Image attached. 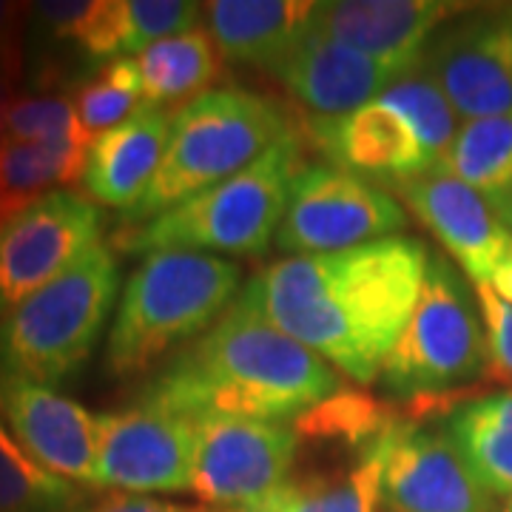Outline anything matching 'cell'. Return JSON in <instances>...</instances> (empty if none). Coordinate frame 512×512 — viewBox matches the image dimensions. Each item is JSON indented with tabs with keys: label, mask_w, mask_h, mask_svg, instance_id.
Segmentation results:
<instances>
[{
	"label": "cell",
	"mask_w": 512,
	"mask_h": 512,
	"mask_svg": "<svg viewBox=\"0 0 512 512\" xmlns=\"http://www.w3.org/2000/svg\"><path fill=\"white\" fill-rule=\"evenodd\" d=\"M441 427L481 487L512 498V387L458 402Z\"/></svg>",
	"instance_id": "cell-21"
},
{
	"label": "cell",
	"mask_w": 512,
	"mask_h": 512,
	"mask_svg": "<svg viewBox=\"0 0 512 512\" xmlns=\"http://www.w3.org/2000/svg\"><path fill=\"white\" fill-rule=\"evenodd\" d=\"M404 205L387 188L330 163H305L276 234V248L293 256L336 254L407 228Z\"/></svg>",
	"instance_id": "cell-8"
},
{
	"label": "cell",
	"mask_w": 512,
	"mask_h": 512,
	"mask_svg": "<svg viewBox=\"0 0 512 512\" xmlns=\"http://www.w3.org/2000/svg\"><path fill=\"white\" fill-rule=\"evenodd\" d=\"M0 416L46 470L97 490V421L83 404L55 387L0 382Z\"/></svg>",
	"instance_id": "cell-16"
},
{
	"label": "cell",
	"mask_w": 512,
	"mask_h": 512,
	"mask_svg": "<svg viewBox=\"0 0 512 512\" xmlns=\"http://www.w3.org/2000/svg\"><path fill=\"white\" fill-rule=\"evenodd\" d=\"M97 490L191 493L194 421L151 404L97 413Z\"/></svg>",
	"instance_id": "cell-11"
},
{
	"label": "cell",
	"mask_w": 512,
	"mask_h": 512,
	"mask_svg": "<svg viewBox=\"0 0 512 512\" xmlns=\"http://www.w3.org/2000/svg\"><path fill=\"white\" fill-rule=\"evenodd\" d=\"M83 512H205L194 510V507H183V504H171V501H160L151 495H126L111 493L100 501H94L89 510Z\"/></svg>",
	"instance_id": "cell-34"
},
{
	"label": "cell",
	"mask_w": 512,
	"mask_h": 512,
	"mask_svg": "<svg viewBox=\"0 0 512 512\" xmlns=\"http://www.w3.org/2000/svg\"><path fill=\"white\" fill-rule=\"evenodd\" d=\"M342 390L336 370L288 333L231 305L171 356L137 402L183 419H299Z\"/></svg>",
	"instance_id": "cell-2"
},
{
	"label": "cell",
	"mask_w": 512,
	"mask_h": 512,
	"mask_svg": "<svg viewBox=\"0 0 512 512\" xmlns=\"http://www.w3.org/2000/svg\"><path fill=\"white\" fill-rule=\"evenodd\" d=\"M461 9L467 6L444 0H325L316 3L311 26L407 74L419 66L436 32Z\"/></svg>",
	"instance_id": "cell-15"
},
{
	"label": "cell",
	"mask_w": 512,
	"mask_h": 512,
	"mask_svg": "<svg viewBox=\"0 0 512 512\" xmlns=\"http://www.w3.org/2000/svg\"><path fill=\"white\" fill-rule=\"evenodd\" d=\"M308 137L330 165L384 185L413 180L433 168L416 131L396 109L376 100L342 117H311Z\"/></svg>",
	"instance_id": "cell-18"
},
{
	"label": "cell",
	"mask_w": 512,
	"mask_h": 512,
	"mask_svg": "<svg viewBox=\"0 0 512 512\" xmlns=\"http://www.w3.org/2000/svg\"><path fill=\"white\" fill-rule=\"evenodd\" d=\"M23 74V49H6L0 52V134L9 109L18 103V83Z\"/></svg>",
	"instance_id": "cell-35"
},
{
	"label": "cell",
	"mask_w": 512,
	"mask_h": 512,
	"mask_svg": "<svg viewBox=\"0 0 512 512\" xmlns=\"http://www.w3.org/2000/svg\"><path fill=\"white\" fill-rule=\"evenodd\" d=\"M202 3L185 0H117L120 55L137 57L165 37L183 35L200 26Z\"/></svg>",
	"instance_id": "cell-30"
},
{
	"label": "cell",
	"mask_w": 512,
	"mask_h": 512,
	"mask_svg": "<svg viewBox=\"0 0 512 512\" xmlns=\"http://www.w3.org/2000/svg\"><path fill=\"white\" fill-rule=\"evenodd\" d=\"M3 140L6 143H66V140H83L92 143L80 117L74 97L69 94H32L18 97V103L6 114L3 123Z\"/></svg>",
	"instance_id": "cell-31"
},
{
	"label": "cell",
	"mask_w": 512,
	"mask_h": 512,
	"mask_svg": "<svg viewBox=\"0 0 512 512\" xmlns=\"http://www.w3.org/2000/svg\"><path fill=\"white\" fill-rule=\"evenodd\" d=\"M498 205L512 197V111L467 120L436 165Z\"/></svg>",
	"instance_id": "cell-25"
},
{
	"label": "cell",
	"mask_w": 512,
	"mask_h": 512,
	"mask_svg": "<svg viewBox=\"0 0 512 512\" xmlns=\"http://www.w3.org/2000/svg\"><path fill=\"white\" fill-rule=\"evenodd\" d=\"M171 114L160 106L137 109L126 123L97 134L86 154L83 188L86 197L128 214L146 197L163 165Z\"/></svg>",
	"instance_id": "cell-19"
},
{
	"label": "cell",
	"mask_w": 512,
	"mask_h": 512,
	"mask_svg": "<svg viewBox=\"0 0 512 512\" xmlns=\"http://www.w3.org/2000/svg\"><path fill=\"white\" fill-rule=\"evenodd\" d=\"M379 100L387 103L390 109L399 111L410 123V128L416 131V137L427 151V157L433 160V168H436L461 131L456 109L450 106V100L436 86V80L424 72L419 63L416 69L402 74Z\"/></svg>",
	"instance_id": "cell-27"
},
{
	"label": "cell",
	"mask_w": 512,
	"mask_h": 512,
	"mask_svg": "<svg viewBox=\"0 0 512 512\" xmlns=\"http://www.w3.org/2000/svg\"><path fill=\"white\" fill-rule=\"evenodd\" d=\"M143 77L146 106H160L177 100H194L211 92V83L222 72V55L214 37L205 29H191L183 35L165 37L134 57Z\"/></svg>",
	"instance_id": "cell-22"
},
{
	"label": "cell",
	"mask_w": 512,
	"mask_h": 512,
	"mask_svg": "<svg viewBox=\"0 0 512 512\" xmlns=\"http://www.w3.org/2000/svg\"><path fill=\"white\" fill-rule=\"evenodd\" d=\"M427 245L387 237L336 254L288 256L256 271L234 299L353 382H376L416 308Z\"/></svg>",
	"instance_id": "cell-1"
},
{
	"label": "cell",
	"mask_w": 512,
	"mask_h": 512,
	"mask_svg": "<svg viewBox=\"0 0 512 512\" xmlns=\"http://www.w3.org/2000/svg\"><path fill=\"white\" fill-rule=\"evenodd\" d=\"M92 6L94 0H46V3H35L32 9L49 35L57 40H74L80 26L89 18Z\"/></svg>",
	"instance_id": "cell-33"
},
{
	"label": "cell",
	"mask_w": 512,
	"mask_h": 512,
	"mask_svg": "<svg viewBox=\"0 0 512 512\" xmlns=\"http://www.w3.org/2000/svg\"><path fill=\"white\" fill-rule=\"evenodd\" d=\"M382 464L373 447L359 456L350 473H311L282 481L276 490L251 504L220 512H376Z\"/></svg>",
	"instance_id": "cell-23"
},
{
	"label": "cell",
	"mask_w": 512,
	"mask_h": 512,
	"mask_svg": "<svg viewBox=\"0 0 512 512\" xmlns=\"http://www.w3.org/2000/svg\"><path fill=\"white\" fill-rule=\"evenodd\" d=\"M143 97V77L134 57H120L106 63L89 83H83L74 94L77 117L89 134H103L109 128L126 123L128 117L146 103Z\"/></svg>",
	"instance_id": "cell-29"
},
{
	"label": "cell",
	"mask_w": 512,
	"mask_h": 512,
	"mask_svg": "<svg viewBox=\"0 0 512 512\" xmlns=\"http://www.w3.org/2000/svg\"><path fill=\"white\" fill-rule=\"evenodd\" d=\"M29 3L18 0H0V52L6 49H18L20 35H23V23L29 15Z\"/></svg>",
	"instance_id": "cell-36"
},
{
	"label": "cell",
	"mask_w": 512,
	"mask_h": 512,
	"mask_svg": "<svg viewBox=\"0 0 512 512\" xmlns=\"http://www.w3.org/2000/svg\"><path fill=\"white\" fill-rule=\"evenodd\" d=\"M493 208L498 211V217H501V220L507 222V225L512 228V205H493Z\"/></svg>",
	"instance_id": "cell-38"
},
{
	"label": "cell",
	"mask_w": 512,
	"mask_h": 512,
	"mask_svg": "<svg viewBox=\"0 0 512 512\" xmlns=\"http://www.w3.org/2000/svg\"><path fill=\"white\" fill-rule=\"evenodd\" d=\"M117 259L97 242L0 319V382L57 387L92 359L117 299Z\"/></svg>",
	"instance_id": "cell-6"
},
{
	"label": "cell",
	"mask_w": 512,
	"mask_h": 512,
	"mask_svg": "<svg viewBox=\"0 0 512 512\" xmlns=\"http://www.w3.org/2000/svg\"><path fill=\"white\" fill-rule=\"evenodd\" d=\"M458 117L512 111V6H484L441 26L421 57Z\"/></svg>",
	"instance_id": "cell-13"
},
{
	"label": "cell",
	"mask_w": 512,
	"mask_h": 512,
	"mask_svg": "<svg viewBox=\"0 0 512 512\" xmlns=\"http://www.w3.org/2000/svg\"><path fill=\"white\" fill-rule=\"evenodd\" d=\"M382 464L379 498L390 512H493L444 427L399 419L370 444Z\"/></svg>",
	"instance_id": "cell-12"
},
{
	"label": "cell",
	"mask_w": 512,
	"mask_h": 512,
	"mask_svg": "<svg viewBox=\"0 0 512 512\" xmlns=\"http://www.w3.org/2000/svg\"><path fill=\"white\" fill-rule=\"evenodd\" d=\"M504 512H512V498H510V504H507V510H504Z\"/></svg>",
	"instance_id": "cell-40"
},
{
	"label": "cell",
	"mask_w": 512,
	"mask_h": 512,
	"mask_svg": "<svg viewBox=\"0 0 512 512\" xmlns=\"http://www.w3.org/2000/svg\"><path fill=\"white\" fill-rule=\"evenodd\" d=\"M103 214L74 188H57L0 225V319L66 274L100 242Z\"/></svg>",
	"instance_id": "cell-9"
},
{
	"label": "cell",
	"mask_w": 512,
	"mask_h": 512,
	"mask_svg": "<svg viewBox=\"0 0 512 512\" xmlns=\"http://www.w3.org/2000/svg\"><path fill=\"white\" fill-rule=\"evenodd\" d=\"M242 268L214 254L154 251L131 271L106 342V370L140 376L191 345L239 296Z\"/></svg>",
	"instance_id": "cell-3"
},
{
	"label": "cell",
	"mask_w": 512,
	"mask_h": 512,
	"mask_svg": "<svg viewBox=\"0 0 512 512\" xmlns=\"http://www.w3.org/2000/svg\"><path fill=\"white\" fill-rule=\"evenodd\" d=\"M296 450L299 433L285 421L194 419L191 493L220 510L251 504L291 478Z\"/></svg>",
	"instance_id": "cell-10"
},
{
	"label": "cell",
	"mask_w": 512,
	"mask_h": 512,
	"mask_svg": "<svg viewBox=\"0 0 512 512\" xmlns=\"http://www.w3.org/2000/svg\"><path fill=\"white\" fill-rule=\"evenodd\" d=\"M396 421V413L387 404L353 390H339L308 413H302L293 427L299 439H336L365 453Z\"/></svg>",
	"instance_id": "cell-28"
},
{
	"label": "cell",
	"mask_w": 512,
	"mask_h": 512,
	"mask_svg": "<svg viewBox=\"0 0 512 512\" xmlns=\"http://www.w3.org/2000/svg\"><path fill=\"white\" fill-rule=\"evenodd\" d=\"M490 365L476 288L444 254L427 256L416 308L387 353L382 387L396 399L441 396L476 382Z\"/></svg>",
	"instance_id": "cell-7"
},
{
	"label": "cell",
	"mask_w": 512,
	"mask_h": 512,
	"mask_svg": "<svg viewBox=\"0 0 512 512\" xmlns=\"http://www.w3.org/2000/svg\"><path fill=\"white\" fill-rule=\"evenodd\" d=\"M92 143H6L0 151V225L57 188L83 183Z\"/></svg>",
	"instance_id": "cell-24"
},
{
	"label": "cell",
	"mask_w": 512,
	"mask_h": 512,
	"mask_svg": "<svg viewBox=\"0 0 512 512\" xmlns=\"http://www.w3.org/2000/svg\"><path fill=\"white\" fill-rule=\"evenodd\" d=\"M390 188L433 231L473 285H487L512 251V228L498 217L493 202L453 174L430 168Z\"/></svg>",
	"instance_id": "cell-14"
},
{
	"label": "cell",
	"mask_w": 512,
	"mask_h": 512,
	"mask_svg": "<svg viewBox=\"0 0 512 512\" xmlns=\"http://www.w3.org/2000/svg\"><path fill=\"white\" fill-rule=\"evenodd\" d=\"M291 131L271 97L239 86L188 100L171 114L163 165L146 197L123 214V225L154 220L205 188L231 180Z\"/></svg>",
	"instance_id": "cell-5"
},
{
	"label": "cell",
	"mask_w": 512,
	"mask_h": 512,
	"mask_svg": "<svg viewBox=\"0 0 512 512\" xmlns=\"http://www.w3.org/2000/svg\"><path fill=\"white\" fill-rule=\"evenodd\" d=\"M316 0H211L205 20L220 55L271 72L311 29Z\"/></svg>",
	"instance_id": "cell-20"
},
{
	"label": "cell",
	"mask_w": 512,
	"mask_h": 512,
	"mask_svg": "<svg viewBox=\"0 0 512 512\" xmlns=\"http://www.w3.org/2000/svg\"><path fill=\"white\" fill-rule=\"evenodd\" d=\"M89 501V487L46 470L0 419V512H83Z\"/></svg>",
	"instance_id": "cell-26"
},
{
	"label": "cell",
	"mask_w": 512,
	"mask_h": 512,
	"mask_svg": "<svg viewBox=\"0 0 512 512\" xmlns=\"http://www.w3.org/2000/svg\"><path fill=\"white\" fill-rule=\"evenodd\" d=\"M473 288H476L478 308L484 316L490 365L501 379L512 384V305L504 302L490 285H473Z\"/></svg>",
	"instance_id": "cell-32"
},
{
	"label": "cell",
	"mask_w": 512,
	"mask_h": 512,
	"mask_svg": "<svg viewBox=\"0 0 512 512\" xmlns=\"http://www.w3.org/2000/svg\"><path fill=\"white\" fill-rule=\"evenodd\" d=\"M498 205H512V197H510V200H504V202H498Z\"/></svg>",
	"instance_id": "cell-39"
},
{
	"label": "cell",
	"mask_w": 512,
	"mask_h": 512,
	"mask_svg": "<svg viewBox=\"0 0 512 512\" xmlns=\"http://www.w3.org/2000/svg\"><path fill=\"white\" fill-rule=\"evenodd\" d=\"M271 74L296 103L313 111V117H342L376 103L402 77V72L330 40L313 26L285 52Z\"/></svg>",
	"instance_id": "cell-17"
},
{
	"label": "cell",
	"mask_w": 512,
	"mask_h": 512,
	"mask_svg": "<svg viewBox=\"0 0 512 512\" xmlns=\"http://www.w3.org/2000/svg\"><path fill=\"white\" fill-rule=\"evenodd\" d=\"M487 285H490L504 302H510L512 305V251L501 259V265L495 268V274L490 276Z\"/></svg>",
	"instance_id": "cell-37"
},
{
	"label": "cell",
	"mask_w": 512,
	"mask_h": 512,
	"mask_svg": "<svg viewBox=\"0 0 512 512\" xmlns=\"http://www.w3.org/2000/svg\"><path fill=\"white\" fill-rule=\"evenodd\" d=\"M302 165V146L296 131H291L231 180L205 188L154 220L123 225L114 245L126 254L262 256L276 242L291 185Z\"/></svg>",
	"instance_id": "cell-4"
}]
</instances>
